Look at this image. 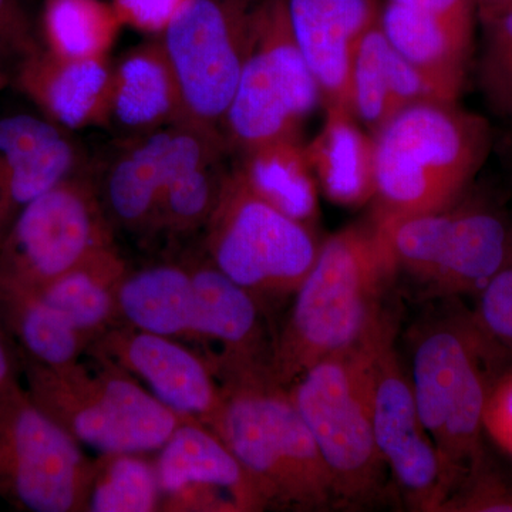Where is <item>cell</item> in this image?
<instances>
[{
  "label": "cell",
  "mask_w": 512,
  "mask_h": 512,
  "mask_svg": "<svg viewBox=\"0 0 512 512\" xmlns=\"http://www.w3.org/2000/svg\"><path fill=\"white\" fill-rule=\"evenodd\" d=\"M397 274L389 222L376 215L322 241L271 348L272 379L289 387L323 357L369 335L390 313L387 291Z\"/></svg>",
  "instance_id": "1"
},
{
  "label": "cell",
  "mask_w": 512,
  "mask_h": 512,
  "mask_svg": "<svg viewBox=\"0 0 512 512\" xmlns=\"http://www.w3.org/2000/svg\"><path fill=\"white\" fill-rule=\"evenodd\" d=\"M372 137L373 215L382 220H402L456 204L493 147L490 123L461 109L457 101L412 104Z\"/></svg>",
  "instance_id": "2"
},
{
  "label": "cell",
  "mask_w": 512,
  "mask_h": 512,
  "mask_svg": "<svg viewBox=\"0 0 512 512\" xmlns=\"http://www.w3.org/2000/svg\"><path fill=\"white\" fill-rule=\"evenodd\" d=\"M220 410L208 424L247 471L265 507L323 511L332 481L311 430L266 365L225 367Z\"/></svg>",
  "instance_id": "3"
},
{
  "label": "cell",
  "mask_w": 512,
  "mask_h": 512,
  "mask_svg": "<svg viewBox=\"0 0 512 512\" xmlns=\"http://www.w3.org/2000/svg\"><path fill=\"white\" fill-rule=\"evenodd\" d=\"M396 333L390 312L365 338L323 357L286 387L325 461L339 507L375 504L386 487L373 431V377L380 350Z\"/></svg>",
  "instance_id": "4"
},
{
  "label": "cell",
  "mask_w": 512,
  "mask_h": 512,
  "mask_svg": "<svg viewBox=\"0 0 512 512\" xmlns=\"http://www.w3.org/2000/svg\"><path fill=\"white\" fill-rule=\"evenodd\" d=\"M497 360L468 315L434 320L414 338V399L453 491L484 461V409Z\"/></svg>",
  "instance_id": "5"
},
{
  "label": "cell",
  "mask_w": 512,
  "mask_h": 512,
  "mask_svg": "<svg viewBox=\"0 0 512 512\" xmlns=\"http://www.w3.org/2000/svg\"><path fill=\"white\" fill-rule=\"evenodd\" d=\"M26 392L77 443L103 454L160 450L185 420L119 367H50L26 357Z\"/></svg>",
  "instance_id": "6"
},
{
  "label": "cell",
  "mask_w": 512,
  "mask_h": 512,
  "mask_svg": "<svg viewBox=\"0 0 512 512\" xmlns=\"http://www.w3.org/2000/svg\"><path fill=\"white\" fill-rule=\"evenodd\" d=\"M207 225L212 264L259 302L295 295L322 245L312 227L255 194L237 168Z\"/></svg>",
  "instance_id": "7"
},
{
  "label": "cell",
  "mask_w": 512,
  "mask_h": 512,
  "mask_svg": "<svg viewBox=\"0 0 512 512\" xmlns=\"http://www.w3.org/2000/svg\"><path fill=\"white\" fill-rule=\"evenodd\" d=\"M386 221L399 272L433 298L480 292L512 255L511 222L468 191L446 210Z\"/></svg>",
  "instance_id": "8"
},
{
  "label": "cell",
  "mask_w": 512,
  "mask_h": 512,
  "mask_svg": "<svg viewBox=\"0 0 512 512\" xmlns=\"http://www.w3.org/2000/svg\"><path fill=\"white\" fill-rule=\"evenodd\" d=\"M323 106L315 77L293 39L285 0H262L247 59L222 121L239 153L281 138H301L303 123Z\"/></svg>",
  "instance_id": "9"
},
{
  "label": "cell",
  "mask_w": 512,
  "mask_h": 512,
  "mask_svg": "<svg viewBox=\"0 0 512 512\" xmlns=\"http://www.w3.org/2000/svg\"><path fill=\"white\" fill-rule=\"evenodd\" d=\"M113 247L96 187L83 170L25 208L0 242V286L42 292Z\"/></svg>",
  "instance_id": "10"
},
{
  "label": "cell",
  "mask_w": 512,
  "mask_h": 512,
  "mask_svg": "<svg viewBox=\"0 0 512 512\" xmlns=\"http://www.w3.org/2000/svg\"><path fill=\"white\" fill-rule=\"evenodd\" d=\"M262 0H191L158 37L180 87L184 119L221 128Z\"/></svg>",
  "instance_id": "11"
},
{
  "label": "cell",
  "mask_w": 512,
  "mask_h": 512,
  "mask_svg": "<svg viewBox=\"0 0 512 512\" xmlns=\"http://www.w3.org/2000/svg\"><path fill=\"white\" fill-rule=\"evenodd\" d=\"M93 470L25 387L0 397V497L33 512L86 510Z\"/></svg>",
  "instance_id": "12"
},
{
  "label": "cell",
  "mask_w": 512,
  "mask_h": 512,
  "mask_svg": "<svg viewBox=\"0 0 512 512\" xmlns=\"http://www.w3.org/2000/svg\"><path fill=\"white\" fill-rule=\"evenodd\" d=\"M380 350L373 377V431L387 470L414 511L443 510L453 493L443 461L420 419L409 373L394 343Z\"/></svg>",
  "instance_id": "13"
},
{
  "label": "cell",
  "mask_w": 512,
  "mask_h": 512,
  "mask_svg": "<svg viewBox=\"0 0 512 512\" xmlns=\"http://www.w3.org/2000/svg\"><path fill=\"white\" fill-rule=\"evenodd\" d=\"M103 360L144 382L175 413L211 423L220 410L221 387L191 350L167 336L140 329L116 330L97 345Z\"/></svg>",
  "instance_id": "14"
},
{
  "label": "cell",
  "mask_w": 512,
  "mask_h": 512,
  "mask_svg": "<svg viewBox=\"0 0 512 512\" xmlns=\"http://www.w3.org/2000/svg\"><path fill=\"white\" fill-rule=\"evenodd\" d=\"M82 170L76 143L52 121L32 114L0 119V242L29 204Z\"/></svg>",
  "instance_id": "15"
},
{
  "label": "cell",
  "mask_w": 512,
  "mask_h": 512,
  "mask_svg": "<svg viewBox=\"0 0 512 512\" xmlns=\"http://www.w3.org/2000/svg\"><path fill=\"white\" fill-rule=\"evenodd\" d=\"M161 493L177 504L194 495V507L234 511L217 494L227 493L238 511H261L265 505L247 471L214 430L185 419L160 448L156 466Z\"/></svg>",
  "instance_id": "16"
},
{
  "label": "cell",
  "mask_w": 512,
  "mask_h": 512,
  "mask_svg": "<svg viewBox=\"0 0 512 512\" xmlns=\"http://www.w3.org/2000/svg\"><path fill=\"white\" fill-rule=\"evenodd\" d=\"M293 39L315 77L323 106L349 109L350 64L377 25L382 0H285Z\"/></svg>",
  "instance_id": "17"
},
{
  "label": "cell",
  "mask_w": 512,
  "mask_h": 512,
  "mask_svg": "<svg viewBox=\"0 0 512 512\" xmlns=\"http://www.w3.org/2000/svg\"><path fill=\"white\" fill-rule=\"evenodd\" d=\"M220 128L188 119L173 124L158 227L187 232L208 224L229 171Z\"/></svg>",
  "instance_id": "18"
},
{
  "label": "cell",
  "mask_w": 512,
  "mask_h": 512,
  "mask_svg": "<svg viewBox=\"0 0 512 512\" xmlns=\"http://www.w3.org/2000/svg\"><path fill=\"white\" fill-rule=\"evenodd\" d=\"M109 57L69 59L45 47L20 60L16 83L45 119L66 131L106 126Z\"/></svg>",
  "instance_id": "19"
},
{
  "label": "cell",
  "mask_w": 512,
  "mask_h": 512,
  "mask_svg": "<svg viewBox=\"0 0 512 512\" xmlns=\"http://www.w3.org/2000/svg\"><path fill=\"white\" fill-rule=\"evenodd\" d=\"M429 100L443 99L433 84L394 49L377 23L360 39L350 64V113L366 131L375 134L399 111Z\"/></svg>",
  "instance_id": "20"
},
{
  "label": "cell",
  "mask_w": 512,
  "mask_h": 512,
  "mask_svg": "<svg viewBox=\"0 0 512 512\" xmlns=\"http://www.w3.org/2000/svg\"><path fill=\"white\" fill-rule=\"evenodd\" d=\"M181 119L180 87L160 39L134 47L111 66L106 126L136 136Z\"/></svg>",
  "instance_id": "21"
},
{
  "label": "cell",
  "mask_w": 512,
  "mask_h": 512,
  "mask_svg": "<svg viewBox=\"0 0 512 512\" xmlns=\"http://www.w3.org/2000/svg\"><path fill=\"white\" fill-rule=\"evenodd\" d=\"M190 336L225 349V367L266 365L261 357L264 326L261 302L212 262L191 269Z\"/></svg>",
  "instance_id": "22"
},
{
  "label": "cell",
  "mask_w": 512,
  "mask_h": 512,
  "mask_svg": "<svg viewBox=\"0 0 512 512\" xmlns=\"http://www.w3.org/2000/svg\"><path fill=\"white\" fill-rule=\"evenodd\" d=\"M379 25L394 49L433 84L441 99L457 101L466 82L474 32L387 0Z\"/></svg>",
  "instance_id": "23"
},
{
  "label": "cell",
  "mask_w": 512,
  "mask_h": 512,
  "mask_svg": "<svg viewBox=\"0 0 512 512\" xmlns=\"http://www.w3.org/2000/svg\"><path fill=\"white\" fill-rule=\"evenodd\" d=\"M319 190L342 207L357 208L375 197L373 137L342 106L326 107V119L305 144Z\"/></svg>",
  "instance_id": "24"
},
{
  "label": "cell",
  "mask_w": 512,
  "mask_h": 512,
  "mask_svg": "<svg viewBox=\"0 0 512 512\" xmlns=\"http://www.w3.org/2000/svg\"><path fill=\"white\" fill-rule=\"evenodd\" d=\"M171 134L173 124L136 134L111 160L104 180V197L111 214L124 227H158Z\"/></svg>",
  "instance_id": "25"
},
{
  "label": "cell",
  "mask_w": 512,
  "mask_h": 512,
  "mask_svg": "<svg viewBox=\"0 0 512 512\" xmlns=\"http://www.w3.org/2000/svg\"><path fill=\"white\" fill-rule=\"evenodd\" d=\"M237 170L255 194L313 228L319 187L301 138H281L241 154Z\"/></svg>",
  "instance_id": "26"
},
{
  "label": "cell",
  "mask_w": 512,
  "mask_h": 512,
  "mask_svg": "<svg viewBox=\"0 0 512 512\" xmlns=\"http://www.w3.org/2000/svg\"><path fill=\"white\" fill-rule=\"evenodd\" d=\"M116 302L117 311L133 328L171 339L190 336L191 269L158 265L123 276Z\"/></svg>",
  "instance_id": "27"
},
{
  "label": "cell",
  "mask_w": 512,
  "mask_h": 512,
  "mask_svg": "<svg viewBox=\"0 0 512 512\" xmlns=\"http://www.w3.org/2000/svg\"><path fill=\"white\" fill-rule=\"evenodd\" d=\"M0 320L29 359L50 367L77 363L84 335L39 292L0 286Z\"/></svg>",
  "instance_id": "28"
},
{
  "label": "cell",
  "mask_w": 512,
  "mask_h": 512,
  "mask_svg": "<svg viewBox=\"0 0 512 512\" xmlns=\"http://www.w3.org/2000/svg\"><path fill=\"white\" fill-rule=\"evenodd\" d=\"M119 16L106 0H45L40 29L43 47L69 59L109 57L119 37Z\"/></svg>",
  "instance_id": "29"
},
{
  "label": "cell",
  "mask_w": 512,
  "mask_h": 512,
  "mask_svg": "<svg viewBox=\"0 0 512 512\" xmlns=\"http://www.w3.org/2000/svg\"><path fill=\"white\" fill-rule=\"evenodd\" d=\"M123 276V261L111 247L39 293L86 336L106 325L117 311L116 289Z\"/></svg>",
  "instance_id": "30"
},
{
  "label": "cell",
  "mask_w": 512,
  "mask_h": 512,
  "mask_svg": "<svg viewBox=\"0 0 512 512\" xmlns=\"http://www.w3.org/2000/svg\"><path fill=\"white\" fill-rule=\"evenodd\" d=\"M160 494L156 467L136 457V454H104L103 463L94 466L86 510L156 511Z\"/></svg>",
  "instance_id": "31"
},
{
  "label": "cell",
  "mask_w": 512,
  "mask_h": 512,
  "mask_svg": "<svg viewBox=\"0 0 512 512\" xmlns=\"http://www.w3.org/2000/svg\"><path fill=\"white\" fill-rule=\"evenodd\" d=\"M477 18L483 26L478 83L490 109L512 126V5Z\"/></svg>",
  "instance_id": "32"
},
{
  "label": "cell",
  "mask_w": 512,
  "mask_h": 512,
  "mask_svg": "<svg viewBox=\"0 0 512 512\" xmlns=\"http://www.w3.org/2000/svg\"><path fill=\"white\" fill-rule=\"evenodd\" d=\"M477 295L476 311L468 316L500 359L512 352V255Z\"/></svg>",
  "instance_id": "33"
},
{
  "label": "cell",
  "mask_w": 512,
  "mask_h": 512,
  "mask_svg": "<svg viewBox=\"0 0 512 512\" xmlns=\"http://www.w3.org/2000/svg\"><path fill=\"white\" fill-rule=\"evenodd\" d=\"M441 511L512 512V485L483 461L461 481Z\"/></svg>",
  "instance_id": "34"
},
{
  "label": "cell",
  "mask_w": 512,
  "mask_h": 512,
  "mask_svg": "<svg viewBox=\"0 0 512 512\" xmlns=\"http://www.w3.org/2000/svg\"><path fill=\"white\" fill-rule=\"evenodd\" d=\"M191 0H111L121 25L160 37Z\"/></svg>",
  "instance_id": "35"
},
{
  "label": "cell",
  "mask_w": 512,
  "mask_h": 512,
  "mask_svg": "<svg viewBox=\"0 0 512 512\" xmlns=\"http://www.w3.org/2000/svg\"><path fill=\"white\" fill-rule=\"evenodd\" d=\"M484 431L512 457V369L495 377L484 409Z\"/></svg>",
  "instance_id": "36"
},
{
  "label": "cell",
  "mask_w": 512,
  "mask_h": 512,
  "mask_svg": "<svg viewBox=\"0 0 512 512\" xmlns=\"http://www.w3.org/2000/svg\"><path fill=\"white\" fill-rule=\"evenodd\" d=\"M40 47L20 0H0V53L18 57L20 62Z\"/></svg>",
  "instance_id": "37"
},
{
  "label": "cell",
  "mask_w": 512,
  "mask_h": 512,
  "mask_svg": "<svg viewBox=\"0 0 512 512\" xmlns=\"http://www.w3.org/2000/svg\"><path fill=\"white\" fill-rule=\"evenodd\" d=\"M444 20L457 28L474 32L477 6L474 0H387Z\"/></svg>",
  "instance_id": "38"
},
{
  "label": "cell",
  "mask_w": 512,
  "mask_h": 512,
  "mask_svg": "<svg viewBox=\"0 0 512 512\" xmlns=\"http://www.w3.org/2000/svg\"><path fill=\"white\" fill-rule=\"evenodd\" d=\"M23 389L18 379V362L8 342L6 326L0 320V397Z\"/></svg>",
  "instance_id": "39"
},
{
  "label": "cell",
  "mask_w": 512,
  "mask_h": 512,
  "mask_svg": "<svg viewBox=\"0 0 512 512\" xmlns=\"http://www.w3.org/2000/svg\"><path fill=\"white\" fill-rule=\"evenodd\" d=\"M474 2L477 6V16L508 8L512 5V0H474Z\"/></svg>",
  "instance_id": "40"
},
{
  "label": "cell",
  "mask_w": 512,
  "mask_h": 512,
  "mask_svg": "<svg viewBox=\"0 0 512 512\" xmlns=\"http://www.w3.org/2000/svg\"><path fill=\"white\" fill-rule=\"evenodd\" d=\"M6 84H8V79H6L5 73L0 70V92L5 89Z\"/></svg>",
  "instance_id": "41"
}]
</instances>
